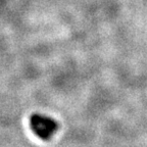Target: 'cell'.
<instances>
[{
    "label": "cell",
    "instance_id": "1",
    "mask_svg": "<svg viewBox=\"0 0 147 147\" xmlns=\"http://www.w3.org/2000/svg\"><path fill=\"white\" fill-rule=\"evenodd\" d=\"M30 127L33 133L42 140H50L53 134L58 129V124L56 121L49 117L34 113L30 117Z\"/></svg>",
    "mask_w": 147,
    "mask_h": 147
}]
</instances>
